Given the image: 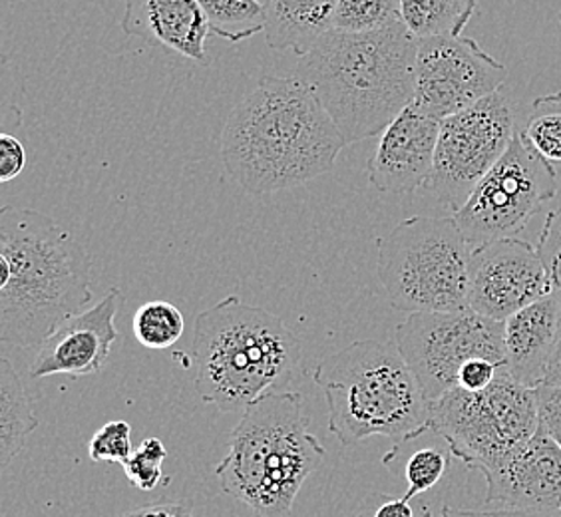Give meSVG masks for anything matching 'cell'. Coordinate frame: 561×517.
Returning a JSON list of instances; mask_svg holds the SVG:
<instances>
[{
    "label": "cell",
    "mask_w": 561,
    "mask_h": 517,
    "mask_svg": "<svg viewBox=\"0 0 561 517\" xmlns=\"http://www.w3.org/2000/svg\"><path fill=\"white\" fill-rule=\"evenodd\" d=\"M397 346L428 404L458 388L462 368L472 360L506 367L504 323L472 309L456 313H412L397 326Z\"/></svg>",
    "instance_id": "9"
},
{
    "label": "cell",
    "mask_w": 561,
    "mask_h": 517,
    "mask_svg": "<svg viewBox=\"0 0 561 517\" xmlns=\"http://www.w3.org/2000/svg\"><path fill=\"white\" fill-rule=\"evenodd\" d=\"M131 329L141 346L150 351H165L184 336V314L172 302H146L134 314Z\"/></svg>",
    "instance_id": "24"
},
{
    "label": "cell",
    "mask_w": 561,
    "mask_h": 517,
    "mask_svg": "<svg viewBox=\"0 0 561 517\" xmlns=\"http://www.w3.org/2000/svg\"><path fill=\"white\" fill-rule=\"evenodd\" d=\"M324 456L309 430L301 392H270L241 412L216 475L227 496L253 517H291L302 484Z\"/></svg>",
    "instance_id": "5"
},
{
    "label": "cell",
    "mask_w": 561,
    "mask_h": 517,
    "mask_svg": "<svg viewBox=\"0 0 561 517\" xmlns=\"http://www.w3.org/2000/svg\"><path fill=\"white\" fill-rule=\"evenodd\" d=\"M419 41L399 21L375 33L329 31L295 68L346 146L380 136L414 97Z\"/></svg>",
    "instance_id": "3"
},
{
    "label": "cell",
    "mask_w": 561,
    "mask_h": 517,
    "mask_svg": "<svg viewBox=\"0 0 561 517\" xmlns=\"http://www.w3.org/2000/svg\"><path fill=\"white\" fill-rule=\"evenodd\" d=\"M346 148L311 88L295 76L263 78L239 102L221 131V162L248 194L299 187L335 168Z\"/></svg>",
    "instance_id": "1"
},
{
    "label": "cell",
    "mask_w": 561,
    "mask_h": 517,
    "mask_svg": "<svg viewBox=\"0 0 561 517\" xmlns=\"http://www.w3.org/2000/svg\"><path fill=\"white\" fill-rule=\"evenodd\" d=\"M516 134L514 112L502 92L443 119L434 168L424 189L453 214L460 211Z\"/></svg>",
    "instance_id": "11"
},
{
    "label": "cell",
    "mask_w": 561,
    "mask_h": 517,
    "mask_svg": "<svg viewBox=\"0 0 561 517\" xmlns=\"http://www.w3.org/2000/svg\"><path fill=\"white\" fill-rule=\"evenodd\" d=\"M440 126V119L412 104L402 110L380 134L377 150L368 162L370 185L380 194H412L424 187L434 168Z\"/></svg>",
    "instance_id": "15"
},
{
    "label": "cell",
    "mask_w": 561,
    "mask_h": 517,
    "mask_svg": "<svg viewBox=\"0 0 561 517\" xmlns=\"http://www.w3.org/2000/svg\"><path fill=\"white\" fill-rule=\"evenodd\" d=\"M336 0H267L265 36L271 50L305 56L333 31Z\"/></svg>",
    "instance_id": "19"
},
{
    "label": "cell",
    "mask_w": 561,
    "mask_h": 517,
    "mask_svg": "<svg viewBox=\"0 0 561 517\" xmlns=\"http://www.w3.org/2000/svg\"><path fill=\"white\" fill-rule=\"evenodd\" d=\"M543 384H548V387H561V326L560 334H558V343H556V348H553V355H551L550 367H548V372H546Z\"/></svg>",
    "instance_id": "36"
},
{
    "label": "cell",
    "mask_w": 561,
    "mask_h": 517,
    "mask_svg": "<svg viewBox=\"0 0 561 517\" xmlns=\"http://www.w3.org/2000/svg\"><path fill=\"white\" fill-rule=\"evenodd\" d=\"M0 257L9 265V277L0 287L4 345L22 351L43 345L94 299L87 249L44 211L2 207Z\"/></svg>",
    "instance_id": "2"
},
{
    "label": "cell",
    "mask_w": 561,
    "mask_h": 517,
    "mask_svg": "<svg viewBox=\"0 0 561 517\" xmlns=\"http://www.w3.org/2000/svg\"><path fill=\"white\" fill-rule=\"evenodd\" d=\"M561 326V299L546 295L504 321L506 370L519 384L540 388Z\"/></svg>",
    "instance_id": "18"
},
{
    "label": "cell",
    "mask_w": 561,
    "mask_h": 517,
    "mask_svg": "<svg viewBox=\"0 0 561 517\" xmlns=\"http://www.w3.org/2000/svg\"><path fill=\"white\" fill-rule=\"evenodd\" d=\"M124 302L118 287L82 313L70 317L50 334L31 367V378L87 377L100 372L108 363L112 345L118 341L116 317Z\"/></svg>",
    "instance_id": "14"
},
{
    "label": "cell",
    "mask_w": 561,
    "mask_h": 517,
    "mask_svg": "<svg viewBox=\"0 0 561 517\" xmlns=\"http://www.w3.org/2000/svg\"><path fill=\"white\" fill-rule=\"evenodd\" d=\"M438 517H561V512H507V509H456L443 507Z\"/></svg>",
    "instance_id": "35"
},
{
    "label": "cell",
    "mask_w": 561,
    "mask_h": 517,
    "mask_svg": "<svg viewBox=\"0 0 561 517\" xmlns=\"http://www.w3.org/2000/svg\"><path fill=\"white\" fill-rule=\"evenodd\" d=\"M122 31L148 46L165 48L194 62H206L209 24L197 0H124Z\"/></svg>",
    "instance_id": "17"
},
{
    "label": "cell",
    "mask_w": 561,
    "mask_h": 517,
    "mask_svg": "<svg viewBox=\"0 0 561 517\" xmlns=\"http://www.w3.org/2000/svg\"><path fill=\"white\" fill-rule=\"evenodd\" d=\"M209 33L229 43H243L267 26V7L261 0H197Z\"/></svg>",
    "instance_id": "22"
},
{
    "label": "cell",
    "mask_w": 561,
    "mask_h": 517,
    "mask_svg": "<svg viewBox=\"0 0 561 517\" xmlns=\"http://www.w3.org/2000/svg\"><path fill=\"white\" fill-rule=\"evenodd\" d=\"M470 253L454 217L414 216L377 239L378 280L399 311H465Z\"/></svg>",
    "instance_id": "7"
},
{
    "label": "cell",
    "mask_w": 561,
    "mask_h": 517,
    "mask_svg": "<svg viewBox=\"0 0 561 517\" xmlns=\"http://www.w3.org/2000/svg\"><path fill=\"white\" fill-rule=\"evenodd\" d=\"M538 430V388L519 384L506 368L486 390L454 388L431 404V432L454 458L482 475L514 458Z\"/></svg>",
    "instance_id": "8"
},
{
    "label": "cell",
    "mask_w": 561,
    "mask_h": 517,
    "mask_svg": "<svg viewBox=\"0 0 561 517\" xmlns=\"http://www.w3.org/2000/svg\"><path fill=\"white\" fill-rule=\"evenodd\" d=\"M356 517H434L426 506L416 507L407 496L373 494Z\"/></svg>",
    "instance_id": "30"
},
{
    "label": "cell",
    "mask_w": 561,
    "mask_h": 517,
    "mask_svg": "<svg viewBox=\"0 0 561 517\" xmlns=\"http://www.w3.org/2000/svg\"><path fill=\"white\" fill-rule=\"evenodd\" d=\"M313 378L327 399L329 430L343 446L390 438L394 446L382 458L389 466L400 446L431 432V404L397 343L356 341L327 356Z\"/></svg>",
    "instance_id": "6"
},
{
    "label": "cell",
    "mask_w": 561,
    "mask_h": 517,
    "mask_svg": "<svg viewBox=\"0 0 561 517\" xmlns=\"http://www.w3.org/2000/svg\"><path fill=\"white\" fill-rule=\"evenodd\" d=\"M400 19V0H336L333 31L375 33Z\"/></svg>",
    "instance_id": "25"
},
{
    "label": "cell",
    "mask_w": 561,
    "mask_h": 517,
    "mask_svg": "<svg viewBox=\"0 0 561 517\" xmlns=\"http://www.w3.org/2000/svg\"><path fill=\"white\" fill-rule=\"evenodd\" d=\"M38 428L33 402L9 358L0 360V468L7 470Z\"/></svg>",
    "instance_id": "20"
},
{
    "label": "cell",
    "mask_w": 561,
    "mask_h": 517,
    "mask_svg": "<svg viewBox=\"0 0 561 517\" xmlns=\"http://www.w3.org/2000/svg\"><path fill=\"white\" fill-rule=\"evenodd\" d=\"M536 249L550 283V295L561 299V209L546 217Z\"/></svg>",
    "instance_id": "29"
},
{
    "label": "cell",
    "mask_w": 561,
    "mask_h": 517,
    "mask_svg": "<svg viewBox=\"0 0 561 517\" xmlns=\"http://www.w3.org/2000/svg\"><path fill=\"white\" fill-rule=\"evenodd\" d=\"M26 165V150L22 141L12 134L0 136V182L11 184L16 180Z\"/></svg>",
    "instance_id": "32"
},
{
    "label": "cell",
    "mask_w": 561,
    "mask_h": 517,
    "mask_svg": "<svg viewBox=\"0 0 561 517\" xmlns=\"http://www.w3.org/2000/svg\"><path fill=\"white\" fill-rule=\"evenodd\" d=\"M556 194V168L528 148L518 131L454 219L466 243L476 249L497 239L516 238Z\"/></svg>",
    "instance_id": "10"
},
{
    "label": "cell",
    "mask_w": 561,
    "mask_h": 517,
    "mask_svg": "<svg viewBox=\"0 0 561 517\" xmlns=\"http://www.w3.org/2000/svg\"><path fill=\"white\" fill-rule=\"evenodd\" d=\"M478 0H400V19L416 41L462 36Z\"/></svg>",
    "instance_id": "21"
},
{
    "label": "cell",
    "mask_w": 561,
    "mask_h": 517,
    "mask_svg": "<svg viewBox=\"0 0 561 517\" xmlns=\"http://www.w3.org/2000/svg\"><path fill=\"white\" fill-rule=\"evenodd\" d=\"M486 506L507 512H561V448L536 432L514 458L484 474Z\"/></svg>",
    "instance_id": "16"
},
{
    "label": "cell",
    "mask_w": 561,
    "mask_h": 517,
    "mask_svg": "<svg viewBox=\"0 0 561 517\" xmlns=\"http://www.w3.org/2000/svg\"><path fill=\"white\" fill-rule=\"evenodd\" d=\"M538 410L541 428L561 448V387L541 384L538 388Z\"/></svg>",
    "instance_id": "31"
},
{
    "label": "cell",
    "mask_w": 561,
    "mask_h": 517,
    "mask_svg": "<svg viewBox=\"0 0 561 517\" xmlns=\"http://www.w3.org/2000/svg\"><path fill=\"white\" fill-rule=\"evenodd\" d=\"M560 26H561V11H560Z\"/></svg>",
    "instance_id": "37"
},
{
    "label": "cell",
    "mask_w": 561,
    "mask_h": 517,
    "mask_svg": "<svg viewBox=\"0 0 561 517\" xmlns=\"http://www.w3.org/2000/svg\"><path fill=\"white\" fill-rule=\"evenodd\" d=\"M550 295L538 249L518 238L497 239L470 253L468 309L504 323Z\"/></svg>",
    "instance_id": "13"
},
{
    "label": "cell",
    "mask_w": 561,
    "mask_h": 517,
    "mask_svg": "<svg viewBox=\"0 0 561 517\" xmlns=\"http://www.w3.org/2000/svg\"><path fill=\"white\" fill-rule=\"evenodd\" d=\"M195 388L221 412H243L305 375L301 341L277 314L236 295L195 317Z\"/></svg>",
    "instance_id": "4"
},
{
    "label": "cell",
    "mask_w": 561,
    "mask_h": 517,
    "mask_svg": "<svg viewBox=\"0 0 561 517\" xmlns=\"http://www.w3.org/2000/svg\"><path fill=\"white\" fill-rule=\"evenodd\" d=\"M502 368L506 367L496 365V363H492V360H482V358H480V360H472V363H468V365L462 368L460 378H458V388L468 390V392L486 390V388L496 380Z\"/></svg>",
    "instance_id": "33"
},
{
    "label": "cell",
    "mask_w": 561,
    "mask_h": 517,
    "mask_svg": "<svg viewBox=\"0 0 561 517\" xmlns=\"http://www.w3.org/2000/svg\"><path fill=\"white\" fill-rule=\"evenodd\" d=\"M519 138L553 168L561 165V90L534 100Z\"/></svg>",
    "instance_id": "23"
},
{
    "label": "cell",
    "mask_w": 561,
    "mask_h": 517,
    "mask_svg": "<svg viewBox=\"0 0 561 517\" xmlns=\"http://www.w3.org/2000/svg\"><path fill=\"white\" fill-rule=\"evenodd\" d=\"M450 456L453 453L446 452L443 448H434V446H426V448H421L412 453L407 462V468H404V478L409 484L404 496L414 499L438 484L444 474L448 472Z\"/></svg>",
    "instance_id": "27"
},
{
    "label": "cell",
    "mask_w": 561,
    "mask_h": 517,
    "mask_svg": "<svg viewBox=\"0 0 561 517\" xmlns=\"http://www.w3.org/2000/svg\"><path fill=\"white\" fill-rule=\"evenodd\" d=\"M165 458H168V450L160 438H144L140 446L131 453L130 460L122 468L134 487H138L141 492H151L162 482H170L162 478Z\"/></svg>",
    "instance_id": "26"
},
{
    "label": "cell",
    "mask_w": 561,
    "mask_h": 517,
    "mask_svg": "<svg viewBox=\"0 0 561 517\" xmlns=\"http://www.w3.org/2000/svg\"><path fill=\"white\" fill-rule=\"evenodd\" d=\"M119 517H194V512L184 499H162L151 506L131 509L128 514Z\"/></svg>",
    "instance_id": "34"
},
{
    "label": "cell",
    "mask_w": 561,
    "mask_h": 517,
    "mask_svg": "<svg viewBox=\"0 0 561 517\" xmlns=\"http://www.w3.org/2000/svg\"><path fill=\"white\" fill-rule=\"evenodd\" d=\"M506 78V66L472 38H424L419 41L412 106L443 122L500 92Z\"/></svg>",
    "instance_id": "12"
},
{
    "label": "cell",
    "mask_w": 561,
    "mask_h": 517,
    "mask_svg": "<svg viewBox=\"0 0 561 517\" xmlns=\"http://www.w3.org/2000/svg\"><path fill=\"white\" fill-rule=\"evenodd\" d=\"M131 426L126 421H110L92 436L88 444L90 460L98 463H124L134 453Z\"/></svg>",
    "instance_id": "28"
}]
</instances>
